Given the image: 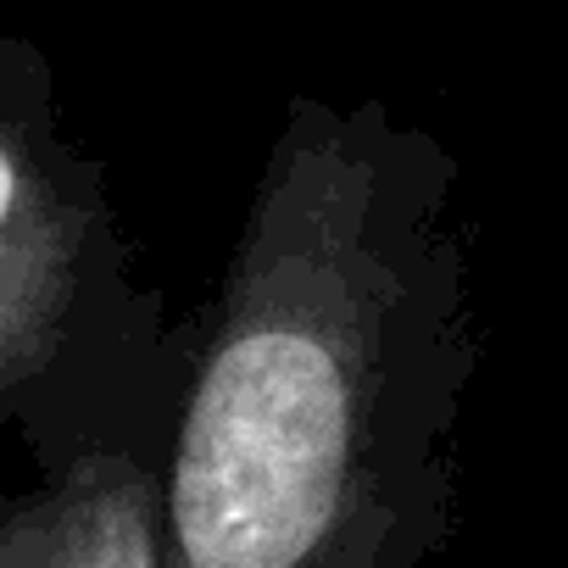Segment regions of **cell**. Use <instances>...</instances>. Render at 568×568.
<instances>
[{
  "instance_id": "6da1fadb",
  "label": "cell",
  "mask_w": 568,
  "mask_h": 568,
  "mask_svg": "<svg viewBox=\"0 0 568 568\" xmlns=\"http://www.w3.org/2000/svg\"><path fill=\"white\" fill-rule=\"evenodd\" d=\"M379 179L341 129L273 162L179 457L184 568H307L346 524L379 413Z\"/></svg>"
},
{
  "instance_id": "7a4b0ae2",
  "label": "cell",
  "mask_w": 568,
  "mask_h": 568,
  "mask_svg": "<svg viewBox=\"0 0 568 568\" xmlns=\"http://www.w3.org/2000/svg\"><path fill=\"white\" fill-rule=\"evenodd\" d=\"M90 223L45 179L40 156L0 129V396L45 368L84 278Z\"/></svg>"
},
{
  "instance_id": "3957f363",
  "label": "cell",
  "mask_w": 568,
  "mask_h": 568,
  "mask_svg": "<svg viewBox=\"0 0 568 568\" xmlns=\"http://www.w3.org/2000/svg\"><path fill=\"white\" fill-rule=\"evenodd\" d=\"M0 568H151V513L140 474L90 468L51 501L0 524Z\"/></svg>"
}]
</instances>
